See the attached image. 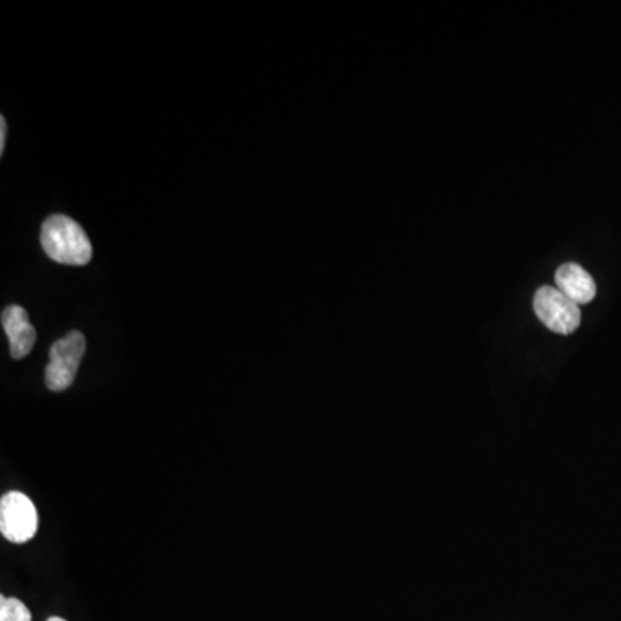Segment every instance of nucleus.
Returning <instances> with one entry per match:
<instances>
[{
    "label": "nucleus",
    "mask_w": 621,
    "mask_h": 621,
    "mask_svg": "<svg viewBox=\"0 0 621 621\" xmlns=\"http://www.w3.org/2000/svg\"><path fill=\"white\" fill-rule=\"evenodd\" d=\"M40 242L52 261L67 266H85L92 261L94 249L85 229L64 214L45 220Z\"/></svg>",
    "instance_id": "nucleus-1"
},
{
    "label": "nucleus",
    "mask_w": 621,
    "mask_h": 621,
    "mask_svg": "<svg viewBox=\"0 0 621 621\" xmlns=\"http://www.w3.org/2000/svg\"><path fill=\"white\" fill-rule=\"evenodd\" d=\"M87 351L84 333L69 332L51 347V360L45 368V385L52 393H63L72 387L78 373L79 364Z\"/></svg>",
    "instance_id": "nucleus-2"
},
{
    "label": "nucleus",
    "mask_w": 621,
    "mask_h": 621,
    "mask_svg": "<svg viewBox=\"0 0 621 621\" xmlns=\"http://www.w3.org/2000/svg\"><path fill=\"white\" fill-rule=\"evenodd\" d=\"M39 531V511L29 495L12 491L0 499V532L12 544H26Z\"/></svg>",
    "instance_id": "nucleus-3"
},
{
    "label": "nucleus",
    "mask_w": 621,
    "mask_h": 621,
    "mask_svg": "<svg viewBox=\"0 0 621 621\" xmlns=\"http://www.w3.org/2000/svg\"><path fill=\"white\" fill-rule=\"evenodd\" d=\"M534 311L547 329L559 335H570L582 321L578 304L555 287L544 286L535 292Z\"/></svg>",
    "instance_id": "nucleus-4"
},
{
    "label": "nucleus",
    "mask_w": 621,
    "mask_h": 621,
    "mask_svg": "<svg viewBox=\"0 0 621 621\" xmlns=\"http://www.w3.org/2000/svg\"><path fill=\"white\" fill-rule=\"evenodd\" d=\"M2 326L9 339V349L14 360H23L35 347L36 332L29 313L21 306H8L2 311Z\"/></svg>",
    "instance_id": "nucleus-5"
},
{
    "label": "nucleus",
    "mask_w": 621,
    "mask_h": 621,
    "mask_svg": "<svg viewBox=\"0 0 621 621\" xmlns=\"http://www.w3.org/2000/svg\"><path fill=\"white\" fill-rule=\"evenodd\" d=\"M556 289L565 293L575 304H589L598 293L593 278L587 274L582 266L566 263L556 271Z\"/></svg>",
    "instance_id": "nucleus-6"
},
{
    "label": "nucleus",
    "mask_w": 621,
    "mask_h": 621,
    "mask_svg": "<svg viewBox=\"0 0 621 621\" xmlns=\"http://www.w3.org/2000/svg\"><path fill=\"white\" fill-rule=\"evenodd\" d=\"M0 621H32V613L17 598H0Z\"/></svg>",
    "instance_id": "nucleus-7"
},
{
    "label": "nucleus",
    "mask_w": 621,
    "mask_h": 621,
    "mask_svg": "<svg viewBox=\"0 0 621 621\" xmlns=\"http://www.w3.org/2000/svg\"><path fill=\"white\" fill-rule=\"evenodd\" d=\"M6 137H8V124H6V118L2 116L0 118V154H4Z\"/></svg>",
    "instance_id": "nucleus-8"
},
{
    "label": "nucleus",
    "mask_w": 621,
    "mask_h": 621,
    "mask_svg": "<svg viewBox=\"0 0 621 621\" xmlns=\"http://www.w3.org/2000/svg\"><path fill=\"white\" fill-rule=\"evenodd\" d=\"M47 621H66V620H64V618H60V617H52V618H49Z\"/></svg>",
    "instance_id": "nucleus-9"
}]
</instances>
